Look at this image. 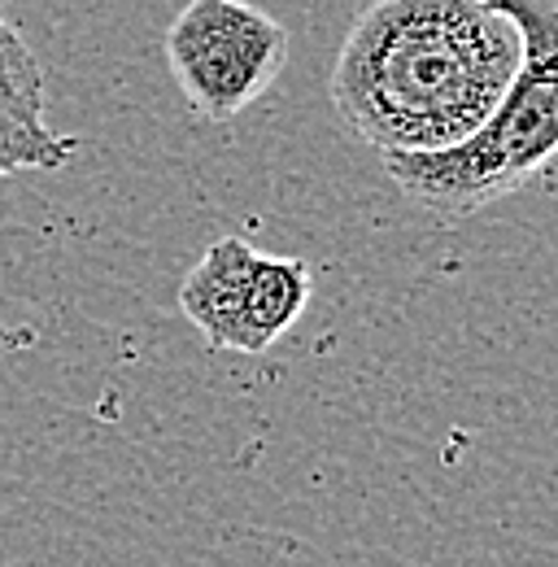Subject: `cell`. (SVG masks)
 Instances as JSON below:
<instances>
[{
  "label": "cell",
  "mask_w": 558,
  "mask_h": 567,
  "mask_svg": "<svg viewBox=\"0 0 558 567\" xmlns=\"http://www.w3.org/2000/svg\"><path fill=\"white\" fill-rule=\"evenodd\" d=\"M524 40L493 0H371L332 62V105L353 141L436 153L467 141L519 71Z\"/></svg>",
  "instance_id": "6da1fadb"
},
{
  "label": "cell",
  "mask_w": 558,
  "mask_h": 567,
  "mask_svg": "<svg viewBox=\"0 0 558 567\" xmlns=\"http://www.w3.org/2000/svg\"><path fill=\"white\" fill-rule=\"evenodd\" d=\"M166 62L206 123L240 118L288 66V27L249 0H188L166 31Z\"/></svg>",
  "instance_id": "3957f363"
},
{
  "label": "cell",
  "mask_w": 558,
  "mask_h": 567,
  "mask_svg": "<svg viewBox=\"0 0 558 567\" xmlns=\"http://www.w3.org/2000/svg\"><path fill=\"white\" fill-rule=\"evenodd\" d=\"M310 292V262L218 236L179 284V310L214 350L267 354L301 323Z\"/></svg>",
  "instance_id": "277c9868"
},
{
  "label": "cell",
  "mask_w": 558,
  "mask_h": 567,
  "mask_svg": "<svg viewBox=\"0 0 558 567\" xmlns=\"http://www.w3.org/2000/svg\"><path fill=\"white\" fill-rule=\"evenodd\" d=\"M79 141L49 123V79L18 22L0 4V179L18 171H62Z\"/></svg>",
  "instance_id": "5b68a950"
},
{
  "label": "cell",
  "mask_w": 558,
  "mask_h": 567,
  "mask_svg": "<svg viewBox=\"0 0 558 567\" xmlns=\"http://www.w3.org/2000/svg\"><path fill=\"white\" fill-rule=\"evenodd\" d=\"M519 27L524 58L502 101L467 141L389 153L397 193L432 218H467L519 193L558 157V0H493Z\"/></svg>",
  "instance_id": "7a4b0ae2"
}]
</instances>
